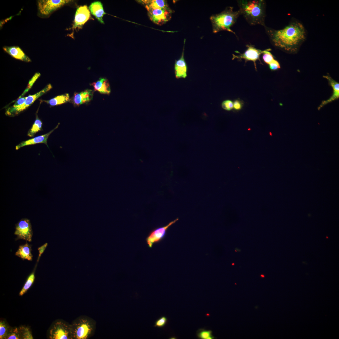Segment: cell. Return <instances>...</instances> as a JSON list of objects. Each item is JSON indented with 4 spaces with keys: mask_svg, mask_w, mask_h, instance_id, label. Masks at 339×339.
I'll list each match as a JSON object with an SVG mask.
<instances>
[{
    "mask_svg": "<svg viewBox=\"0 0 339 339\" xmlns=\"http://www.w3.org/2000/svg\"><path fill=\"white\" fill-rule=\"evenodd\" d=\"M272 44L278 48L289 53L298 51L306 37V32L299 22L292 21L280 30L267 29Z\"/></svg>",
    "mask_w": 339,
    "mask_h": 339,
    "instance_id": "cell-1",
    "label": "cell"
},
{
    "mask_svg": "<svg viewBox=\"0 0 339 339\" xmlns=\"http://www.w3.org/2000/svg\"><path fill=\"white\" fill-rule=\"evenodd\" d=\"M237 2L240 14L244 16L249 24L264 25L266 12L264 1L242 0Z\"/></svg>",
    "mask_w": 339,
    "mask_h": 339,
    "instance_id": "cell-2",
    "label": "cell"
},
{
    "mask_svg": "<svg viewBox=\"0 0 339 339\" xmlns=\"http://www.w3.org/2000/svg\"><path fill=\"white\" fill-rule=\"evenodd\" d=\"M72 339H88L94 334L96 322L86 315H80L70 324Z\"/></svg>",
    "mask_w": 339,
    "mask_h": 339,
    "instance_id": "cell-3",
    "label": "cell"
},
{
    "mask_svg": "<svg viewBox=\"0 0 339 339\" xmlns=\"http://www.w3.org/2000/svg\"><path fill=\"white\" fill-rule=\"evenodd\" d=\"M240 14L239 10L234 11L233 7H229L220 13L212 15L210 19L213 32L216 33L226 30L235 34L230 27L235 23Z\"/></svg>",
    "mask_w": 339,
    "mask_h": 339,
    "instance_id": "cell-4",
    "label": "cell"
},
{
    "mask_svg": "<svg viewBox=\"0 0 339 339\" xmlns=\"http://www.w3.org/2000/svg\"><path fill=\"white\" fill-rule=\"evenodd\" d=\"M51 339H72L70 324L62 320H57L53 323L49 331Z\"/></svg>",
    "mask_w": 339,
    "mask_h": 339,
    "instance_id": "cell-5",
    "label": "cell"
},
{
    "mask_svg": "<svg viewBox=\"0 0 339 339\" xmlns=\"http://www.w3.org/2000/svg\"><path fill=\"white\" fill-rule=\"evenodd\" d=\"M73 1L70 0H40L37 5L39 13L44 16L49 15L52 12Z\"/></svg>",
    "mask_w": 339,
    "mask_h": 339,
    "instance_id": "cell-6",
    "label": "cell"
},
{
    "mask_svg": "<svg viewBox=\"0 0 339 339\" xmlns=\"http://www.w3.org/2000/svg\"><path fill=\"white\" fill-rule=\"evenodd\" d=\"M14 234L16 240L23 239L30 242L32 241L33 231L30 220L23 218L16 224Z\"/></svg>",
    "mask_w": 339,
    "mask_h": 339,
    "instance_id": "cell-7",
    "label": "cell"
},
{
    "mask_svg": "<svg viewBox=\"0 0 339 339\" xmlns=\"http://www.w3.org/2000/svg\"><path fill=\"white\" fill-rule=\"evenodd\" d=\"M178 220V218H177L165 226L155 228L151 231L146 239L148 247L152 248L154 244L161 241L165 237L168 229Z\"/></svg>",
    "mask_w": 339,
    "mask_h": 339,
    "instance_id": "cell-8",
    "label": "cell"
},
{
    "mask_svg": "<svg viewBox=\"0 0 339 339\" xmlns=\"http://www.w3.org/2000/svg\"><path fill=\"white\" fill-rule=\"evenodd\" d=\"M145 7L150 19L156 24H163L171 18L172 11L170 8H153L147 6H145Z\"/></svg>",
    "mask_w": 339,
    "mask_h": 339,
    "instance_id": "cell-9",
    "label": "cell"
},
{
    "mask_svg": "<svg viewBox=\"0 0 339 339\" xmlns=\"http://www.w3.org/2000/svg\"><path fill=\"white\" fill-rule=\"evenodd\" d=\"M52 88L51 84H48L44 89L32 95H29L26 97L24 104L15 108H8L6 112V114L8 116H14L18 114L29 107L38 98L48 91Z\"/></svg>",
    "mask_w": 339,
    "mask_h": 339,
    "instance_id": "cell-10",
    "label": "cell"
},
{
    "mask_svg": "<svg viewBox=\"0 0 339 339\" xmlns=\"http://www.w3.org/2000/svg\"><path fill=\"white\" fill-rule=\"evenodd\" d=\"M90 12L86 5L80 6L77 9L74 23L72 28L73 30H79L90 19Z\"/></svg>",
    "mask_w": 339,
    "mask_h": 339,
    "instance_id": "cell-11",
    "label": "cell"
},
{
    "mask_svg": "<svg viewBox=\"0 0 339 339\" xmlns=\"http://www.w3.org/2000/svg\"><path fill=\"white\" fill-rule=\"evenodd\" d=\"M246 46L247 49L244 53L237 55L233 54L232 59L236 58L239 59H243L245 60V62L248 61H252L254 63L256 70V62L258 60L260 61V56L261 54L263 53L264 50L257 49L251 45H247Z\"/></svg>",
    "mask_w": 339,
    "mask_h": 339,
    "instance_id": "cell-12",
    "label": "cell"
},
{
    "mask_svg": "<svg viewBox=\"0 0 339 339\" xmlns=\"http://www.w3.org/2000/svg\"><path fill=\"white\" fill-rule=\"evenodd\" d=\"M93 91L91 89H86L80 93L75 92L72 99V103L76 106L87 103L92 99Z\"/></svg>",
    "mask_w": 339,
    "mask_h": 339,
    "instance_id": "cell-13",
    "label": "cell"
},
{
    "mask_svg": "<svg viewBox=\"0 0 339 339\" xmlns=\"http://www.w3.org/2000/svg\"><path fill=\"white\" fill-rule=\"evenodd\" d=\"M3 49L6 52L16 59L26 62H31L30 58L18 46H4L3 47Z\"/></svg>",
    "mask_w": 339,
    "mask_h": 339,
    "instance_id": "cell-14",
    "label": "cell"
},
{
    "mask_svg": "<svg viewBox=\"0 0 339 339\" xmlns=\"http://www.w3.org/2000/svg\"><path fill=\"white\" fill-rule=\"evenodd\" d=\"M323 78H326L329 82V84L333 89V94L331 96L328 100L323 101L318 107V110H320L325 105L338 99L339 98V83L333 79L329 75L324 76Z\"/></svg>",
    "mask_w": 339,
    "mask_h": 339,
    "instance_id": "cell-15",
    "label": "cell"
},
{
    "mask_svg": "<svg viewBox=\"0 0 339 339\" xmlns=\"http://www.w3.org/2000/svg\"><path fill=\"white\" fill-rule=\"evenodd\" d=\"M184 46L181 57L175 60V76L177 79L185 78L187 77V67L184 58Z\"/></svg>",
    "mask_w": 339,
    "mask_h": 339,
    "instance_id": "cell-16",
    "label": "cell"
},
{
    "mask_svg": "<svg viewBox=\"0 0 339 339\" xmlns=\"http://www.w3.org/2000/svg\"><path fill=\"white\" fill-rule=\"evenodd\" d=\"M58 125L54 129L46 134L37 136L21 143L16 146V149L18 150L20 148L25 146L38 143H44L47 146V140L49 136L58 127Z\"/></svg>",
    "mask_w": 339,
    "mask_h": 339,
    "instance_id": "cell-17",
    "label": "cell"
},
{
    "mask_svg": "<svg viewBox=\"0 0 339 339\" xmlns=\"http://www.w3.org/2000/svg\"><path fill=\"white\" fill-rule=\"evenodd\" d=\"M89 9L91 13L100 23L104 24L103 18L106 13L101 2L97 1L92 3L89 7Z\"/></svg>",
    "mask_w": 339,
    "mask_h": 339,
    "instance_id": "cell-18",
    "label": "cell"
},
{
    "mask_svg": "<svg viewBox=\"0 0 339 339\" xmlns=\"http://www.w3.org/2000/svg\"><path fill=\"white\" fill-rule=\"evenodd\" d=\"M92 85L95 91H97L102 94H109L111 91L109 83L108 80L104 78H100L96 82H93Z\"/></svg>",
    "mask_w": 339,
    "mask_h": 339,
    "instance_id": "cell-19",
    "label": "cell"
},
{
    "mask_svg": "<svg viewBox=\"0 0 339 339\" xmlns=\"http://www.w3.org/2000/svg\"><path fill=\"white\" fill-rule=\"evenodd\" d=\"M31 246L27 242L24 245H20L15 253V255L23 260L32 261L33 255L31 253Z\"/></svg>",
    "mask_w": 339,
    "mask_h": 339,
    "instance_id": "cell-20",
    "label": "cell"
},
{
    "mask_svg": "<svg viewBox=\"0 0 339 339\" xmlns=\"http://www.w3.org/2000/svg\"><path fill=\"white\" fill-rule=\"evenodd\" d=\"M70 100L69 94H64L57 96L49 100H43V101L52 106L61 105L65 103Z\"/></svg>",
    "mask_w": 339,
    "mask_h": 339,
    "instance_id": "cell-21",
    "label": "cell"
},
{
    "mask_svg": "<svg viewBox=\"0 0 339 339\" xmlns=\"http://www.w3.org/2000/svg\"><path fill=\"white\" fill-rule=\"evenodd\" d=\"M146 6L153 8H169L166 2L163 0H142L141 1Z\"/></svg>",
    "mask_w": 339,
    "mask_h": 339,
    "instance_id": "cell-22",
    "label": "cell"
},
{
    "mask_svg": "<svg viewBox=\"0 0 339 339\" xmlns=\"http://www.w3.org/2000/svg\"><path fill=\"white\" fill-rule=\"evenodd\" d=\"M36 267L35 266L33 271L28 277L24 286L19 293V296H22L24 294L34 282L35 279V270Z\"/></svg>",
    "mask_w": 339,
    "mask_h": 339,
    "instance_id": "cell-23",
    "label": "cell"
},
{
    "mask_svg": "<svg viewBox=\"0 0 339 339\" xmlns=\"http://www.w3.org/2000/svg\"><path fill=\"white\" fill-rule=\"evenodd\" d=\"M12 328L4 320L0 321V339H7Z\"/></svg>",
    "mask_w": 339,
    "mask_h": 339,
    "instance_id": "cell-24",
    "label": "cell"
},
{
    "mask_svg": "<svg viewBox=\"0 0 339 339\" xmlns=\"http://www.w3.org/2000/svg\"><path fill=\"white\" fill-rule=\"evenodd\" d=\"M42 126V121L37 116L31 128L28 132V135L30 137H33L36 133L41 130Z\"/></svg>",
    "mask_w": 339,
    "mask_h": 339,
    "instance_id": "cell-25",
    "label": "cell"
},
{
    "mask_svg": "<svg viewBox=\"0 0 339 339\" xmlns=\"http://www.w3.org/2000/svg\"><path fill=\"white\" fill-rule=\"evenodd\" d=\"M197 336L201 339H213L214 337L212 335V331L204 329H199L197 332Z\"/></svg>",
    "mask_w": 339,
    "mask_h": 339,
    "instance_id": "cell-26",
    "label": "cell"
},
{
    "mask_svg": "<svg viewBox=\"0 0 339 339\" xmlns=\"http://www.w3.org/2000/svg\"><path fill=\"white\" fill-rule=\"evenodd\" d=\"M22 339H33L32 333L29 329L26 327L21 326L19 327Z\"/></svg>",
    "mask_w": 339,
    "mask_h": 339,
    "instance_id": "cell-27",
    "label": "cell"
},
{
    "mask_svg": "<svg viewBox=\"0 0 339 339\" xmlns=\"http://www.w3.org/2000/svg\"><path fill=\"white\" fill-rule=\"evenodd\" d=\"M22 339L19 328H12L7 339Z\"/></svg>",
    "mask_w": 339,
    "mask_h": 339,
    "instance_id": "cell-28",
    "label": "cell"
},
{
    "mask_svg": "<svg viewBox=\"0 0 339 339\" xmlns=\"http://www.w3.org/2000/svg\"><path fill=\"white\" fill-rule=\"evenodd\" d=\"M270 49L264 50L262 56L264 61L266 64H269L272 62L274 59L272 54L270 52Z\"/></svg>",
    "mask_w": 339,
    "mask_h": 339,
    "instance_id": "cell-29",
    "label": "cell"
},
{
    "mask_svg": "<svg viewBox=\"0 0 339 339\" xmlns=\"http://www.w3.org/2000/svg\"><path fill=\"white\" fill-rule=\"evenodd\" d=\"M40 73L38 72L34 74L31 79L29 81V84H28V85L26 89L19 98L22 97V96H24L25 94L29 90L35 81L40 76Z\"/></svg>",
    "mask_w": 339,
    "mask_h": 339,
    "instance_id": "cell-30",
    "label": "cell"
},
{
    "mask_svg": "<svg viewBox=\"0 0 339 339\" xmlns=\"http://www.w3.org/2000/svg\"><path fill=\"white\" fill-rule=\"evenodd\" d=\"M168 319L165 316H162L155 321L153 326L155 327L163 328L167 324Z\"/></svg>",
    "mask_w": 339,
    "mask_h": 339,
    "instance_id": "cell-31",
    "label": "cell"
},
{
    "mask_svg": "<svg viewBox=\"0 0 339 339\" xmlns=\"http://www.w3.org/2000/svg\"><path fill=\"white\" fill-rule=\"evenodd\" d=\"M222 107L226 110H230L234 107L233 103L231 100H226L222 102Z\"/></svg>",
    "mask_w": 339,
    "mask_h": 339,
    "instance_id": "cell-32",
    "label": "cell"
},
{
    "mask_svg": "<svg viewBox=\"0 0 339 339\" xmlns=\"http://www.w3.org/2000/svg\"><path fill=\"white\" fill-rule=\"evenodd\" d=\"M270 69L272 71L276 70L280 68V66L279 62L274 59L269 64Z\"/></svg>",
    "mask_w": 339,
    "mask_h": 339,
    "instance_id": "cell-33",
    "label": "cell"
},
{
    "mask_svg": "<svg viewBox=\"0 0 339 339\" xmlns=\"http://www.w3.org/2000/svg\"><path fill=\"white\" fill-rule=\"evenodd\" d=\"M47 245H48V243H46L44 244H43V245H42L41 246H40V247L38 248V250L39 251V255H38V259H37V263L38 262V261H39V259L40 258V256H41V255L42 254L44 251H45L46 248L47 247Z\"/></svg>",
    "mask_w": 339,
    "mask_h": 339,
    "instance_id": "cell-34",
    "label": "cell"
},
{
    "mask_svg": "<svg viewBox=\"0 0 339 339\" xmlns=\"http://www.w3.org/2000/svg\"><path fill=\"white\" fill-rule=\"evenodd\" d=\"M233 105L234 109L237 110H240L242 106V102L238 100H236L234 101Z\"/></svg>",
    "mask_w": 339,
    "mask_h": 339,
    "instance_id": "cell-35",
    "label": "cell"
},
{
    "mask_svg": "<svg viewBox=\"0 0 339 339\" xmlns=\"http://www.w3.org/2000/svg\"><path fill=\"white\" fill-rule=\"evenodd\" d=\"M170 339H176V338H175V337H171V338H170Z\"/></svg>",
    "mask_w": 339,
    "mask_h": 339,
    "instance_id": "cell-36",
    "label": "cell"
}]
</instances>
